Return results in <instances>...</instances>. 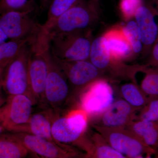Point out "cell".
<instances>
[{
  "label": "cell",
  "instance_id": "2",
  "mask_svg": "<svg viewBox=\"0 0 158 158\" xmlns=\"http://www.w3.org/2000/svg\"><path fill=\"white\" fill-rule=\"evenodd\" d=\"M99 14L98 2L81 0L44 29L49 35L91 30Z\"/></svg>",
  "mask_w": 158,
  "mask_h": 158
},
{
  "label": "cell",
  "instance_id": "17",
  "mask_svg": "<svg viewBox=\"0 0 158 158\" xmlns=\"http://www.w3.org/2000/svg\"><path fill=\"white\" fill-rule=\"evenodd\" d=\"M132 113V106L123 100L113 102L104 113L103 127L119 128L126 124Z\"/></svg>",
  "mask_w": 158,
  "mask_h": 158
},
{
  "label": "cell",
  "instance_id": "35",
  "mask_svg": "<svg viewBox=\"0 0 158 158\" xmlns=\"http://www.w3.org/2000/svg\"><path fill=\"white\" fill-rule=\"evenodd\" d=\"M93 1H96V2H98V0H93Z\"/></svg>",
  "mask_w": 158,
  "mask_h": 158
},
{
  "label": "cell",
  "instance_id": "20",
  "mask_svg": "<svg viewBox=\"0 0 158 158\" xmlns=\"http://www.w3.org/2000/svg\"><path fill=\"white\" fill-rule=\"evenodd\" d=\"M32 38L10 40L0 44V71L5 70L7 65L19 54L22 49Z\"/></svg>",
  "mask_w": 158,
  "mask_h": 158
},
{
  "label": "cell",
  "instance_id": "22",
  "mask_svg": "<svg viewBox=\"0 0 158 158\" xmlns=\"http://www.w3.org/2000/svg\"><path fill=\"white\" fill-rule=\"evenodd\" d=\"M142 72L145 75L141 82L140 89L149 98L158 97V69L148 68L146 65Z\"/></svg>",
  "mask_w": 158,
  "mask_h": 158
},
{
  "label": "cell",
  "instance_id": "24",
  "mask_svg": "<svg viewBox=\"0 0 158 158\" xmlns=\"http://www.w3.org/2000/svg\"><path fill=\"white\" fill-rule=\"evenodd\" d=\"M128 21L125 25L122 26V29L129 41L134 55L137 56L141 54L143 49L141 33L135 21Z\"/></svg>",
  "mask_w": 158,
  "mask_h": 158
},
{
  "label": "cell",
  "instance_id": "23",
  "mask_svg": "<svg viewBox=\"0 0 158 158\" xmlns=\"http://www.w3.org/2000/svg\"><path fill=\"white\" fill-rule=\"evenodd\" d=\"M81 0H53L48 9L47 19L44 24V29H47L61 15L70 9Z\"/></svg>",
  "mask_w": 158,
  "mask_h": 158
},
{
  "label": "cell",
  "instance_id": "9",
  "mask_svg": "<svg viewBox=\"0 0 158 158\" xmlns=\"http://www.w3.org/2000/svg\"><path fill=\"white\" fill-rule=\"evenodd\" d=\"M69 86L66 77L54 61L51 54L49 69L44 90L45 106L59 115L68 99Z\"/></svg>",
  "mask_w": 158,
  "mask_h": 158
},
{
  "label": "cell",
  "instance_id": "6",
  "mask_svg": "<svg viewBox=\"0 0 158 158\" xmlns=\"http://www.w3.org/2000/svg\"><path fill=\"white\" fill-rule=\"evenodd\" d=\"M32 14L14 11L4 12L0 15V27L11 40L31 39L42 27L32 17Z\"/></svg>",
  "mask_w": 158,
  "mask_h": 158
},
{
  "label": "cell",
  "instance_id": "14",
  "mask_svg": "<svg viewBox=\"0 0 158 158\" xmlns=\"http://www.w3.org/2000/svg\"><path fill=\"white\" fill-rule=\"evenodd\" d=\"M56 114L51 109L32 114L29 121L15 129L13 132L28 133L59 143L54 139L52 135V123Z\"/></svg>",
  "mask_w": 158,
  "mask_h": 158
},
{
  "label": "cell",
  "instance_id": "4",
  "mask_svg": "<svg viewBox=\"0 0 158 158\" xmlns=\"http://www.w3.org/2000/svg\"><path fill=\"white\" fill-rule=\"evenodd\" d=\"M31 40L4 71L2 87V90L8 95L25 94L31 98L28 76Z\"/></svg>",
  "mask_w": 158,
  "mask_h": 158
},
{
  "label": "cell",
  "instance_id": "21",
  "mask_svg": "<svg viewBox=\"0 0 158 158\" xmlns=\"http://www.w3.org/2000/svg\"><path fill=\"white\" fill-rule=\"evenodd\" d=\"M121 91L125 100L135 107H143L149 100V98L134 84H125L122 86Z\"/></svg>",
  "mask_w": 158,
  "mask_h": 158
},
{
  "label": "cell",
  "instance_id": "18",
  "mask_svg": "<svg viewBox=\"0 0 158 158\" xmlns=\"http://www.w3.org/2000/svg\"><path fill=\"white\" fill-rule=\"evenodd\" d=\"M0 134V158H23L30 152L12 132Z\"/></svg>",
  "mask_w": 158,
  "mask_h": 158
},
{
  "label": "cell",
  "instance_id": "25",
  "mask_svg": "<svg viewBox=\"0 0 158 158\" xmlns=\"http://www.w3.org/2000/svg\"><path fill=\"white\" fill-rule=\"evenodd\" d=\"M37 7L36 0H0V15L11 11L33 13Z\"/></svg>",
  "mask_w": 158,
  "mask_h": 158
},
{
  "label": "cell",
  "instance_id": "28",
  "mask_svg": "<svg viewBox=\"0 0 158 158\" xmlns=\"http://www.w3.org/2000/svg\"><path fill=\"white\" fill-rule=\"evenodd\" d=\"M95 154L96 157L99 158H125L110 145H102L98 147L95 149Z\"/></svg>",
  "mask_w": 158,
  "mask_h": 158
},
{
  "label": "cell",
  "instance_id": "1",
  "mask_svg": "<svg viewBox=\"0 0 158 158\" xmlns=\"http://www.w3.org/2000/svg\"><path fill=\"white\" fill-rule=\"evenodd\" d=\"M49 37L42 27L30 41L28 62L29 88L34 104L45 106L44 90L49 69Z\"/></svg>",
  "mask_w": 158,
  "mask_h": 158
},
{
  "label": "cell",
  "instance_id": "13",
  "mask_svg": "<svg viewBox=\"0 0 158 158\" xmlns=\"http://www.w3.org/2000/svg\"><path fill=\"white\" fill-rule=\"evenodd\" d=\"M158 11L152 6L142 3L135 14V21L141 33L143 44L141 55L143 57L148 56L152 47L158 41V24L155 18Z\"/></svg>",
  "mask_w": 158,
  "mask_h": 158
},
{
  "label": "cell",
  "instance_id": "11",
  "mask_svg": "<svg viewBox=\"0 0 158 158\" xmlns=\"http://www.w3.org/2000/svg\"><path fill=\"white\" fill-rule=\"evenodd\" d=\"M86 89L81 98V105L87 114L104 113L114 102L113 88L106 80L97 79Z\"/></svg>",
  "mask_w": 158,
  "mask_h": 158
},
{
  "label": "cell",
  "instance_id": "31",
  "mask_svg": "<svg viewBox=\"0 0 158 158\" xmlns=\"http://www.w3.org/2000/svg\"><path fill=\"white\" fill-rule=\"evenodd\" d=\"M7 39H8V37L0 27V44L6 42Z\"/></svg>",
  "mask_w": 158,
  "mask_h": 158
},
{
  "label": "cell",
  "instance_id": "10",
  "mask_svg": "<svg viewBox=\"0 0 158 158\" xmlns=\"http://www.w3.org/2000/svg\"><path fill=\"white\" fill-rule=\"evenodd\" d=\"M14 135L30 153L44 158H68L77 155L75 151L65 144L23 132H13Z\"/></svg>",
  "mask_w": 158,
  "mask_h": 158
},
{
  "label": "cell",
  "instance_id": "12",
  "mask_svg": "<svg viewBox=\"0 0 158 158\" xmlns=\"http://www.w3.org/2000/svg\"><path fill=\"white\" fill-rule=\"evenodd\" d=\"M52 57L65 75L69 85L76 88H86L98 78L101 72L89 60L68 62Z\"/></svg>",
  "mask_w": 158,
  "mask_h": 158
},
{
  "label": "cell",
  "instance_id": "5",
  "mask_svg": "<svg viewBox=\"0 0 158 158\" xmlns=\"http://www.w3.org/2000/svg\"><path fill=\"white\" fill-rule=\"evenodd\" d=\"M98 128L102 135L110 146L124 156L141 157L144 154L150 155L156 152L134 133H130L118 128Z\"/></svg>",
  "mask_w": 158,
  "mask_h": 158
},
{
  "label": "cell",
  "instance_id": "16",
  "mask_svg": "<svg viewBox=\"0 0 158 158\" xmlns=\"http://www.w3.org/2000/svg\"><path fill=\"white\" fill-rule=\"evenodd\" d=\"M89 60L101 71L124 68L121 62L116 61L111 56L103 35L92 40Z\"/></svg>",
  "mask_w": 158,
  "mask_h": 158
},
{
  "label": "cell",
  "instance_id": "32",
  "mask_svg": "<svg viewBox=\"0 0 158 158\" xmlns=\"http://www.w3.org/2000/svg\"><path fill=\"white\" fill-rule=\"evenodd\" d=\"M6 100V99L4 98L3 97V96L1 97L0 98V110H1V108L2 106L4 103L5 102ZM4 131H5V129L3 127L2 125L1 124V120H0V134L2 133Z\"/></svg>",
  "mask_w": 158,
  "mask_h": 158
},
{
  "label": "cell",
  "instance_id": "30",
  "mask_svg": "<svg viewBox=\"0 0 158 158\" xmlns=\"http://www.w3.org/2000/svg\"><path fill=\"white\" fill-rule=\"evenodd\" d=\"M53 0H39V6L43 10H47Z\"/></svg>",
  "mask_w": 158,
  "mask_h": 158
},
{
  "label": "cell",
  "instance_id": "19",
  "mask_svg": "<svg viewBox=\"0 0 158 158\" xmlns=\"http://www.w3.org/2000/svg\"><path fill=\"white\" fill-rule=\"evenodd\" d=\"M133 133L148 147H158V123L140 120L132 125Z\"/></svg>",
  "mask_w": 158,
  "mask_h": 158
},
{
  "label": "cell",
  "instance_id": "34",
  "mask_svg": "<svg viewBox=\"0 0 158 158\" xmlns=\"http://www.w3.org/2000/svg\"><path fill=\"white\" fill-rule=\"evenodd\" d=\"M153 1L156 6L157 8L158 9V0H153Z\"/></svg>",
  "mask_w": 158,
  "mask_h": 158
},
{
  "label": "cell",
  "instance_id": "15",
  "mask_svg": "<svg viewBox=\"0 0 158 158\" xmlns=\"http://www.w3.org/2000/svg\"><path fill=\"white\" fill-rule=\"evenodd\" d=\"M103 36L106 39L111 56L116 61L122 62L135 56L122 26H116L109 29Z\"/></svg>",
  "mask_w": 158,
  "mask_h": 158
},
{
  "label": "cell",
  "instance_id": "29",
  "mask_svg": "<svg viewBox=\"0 0 158 158\" xmlns=\"http://www.w3.org/2000/svg\"><path fill=\"white\" fill-rule=\"evenodd\" d=\"M147 66L158 69V41L155 44L150 52Z\"/></svg>",
  "mask_w": 158,
  "mask_h": 158
},
{
  "label": "cell",
  "instance_id": "7",
  "mask_svg": "<svg viewBox=\"0 0 158 158\" xmlns=\"http://www.w3.org/2000/svg\"><path fill=\"white\" fill-rule=\"evenodd\" d=\"M34 105L32 98L25 94L9 95L0 110L1 124L7 131L27 123Z\"/></svg>",
  "mask_w": 158,
  "mask_h": 158
},
{
  "label": "cell",
  "instance_id": "33",
  "mask_svg": "<svg viewBox=\"0 0 158 158\" xmlns=\"http://www.w3.org/2000/svg\"><path fill=\"white\" fill-rule=\"evenodd\" d=\"M4 71H0V98L2 96V80L3 73Z\"/></svg>",
  "mask_w": 158,
  "mask_h": 158
},
{
  "label": "cell",
  "instance_id": "3",
  "mask_svg": "<svg viewBox=\"0 0 158 158\" xmlns=\"http://www.w3.org/2000/svg\"><path fill=\"white\" fill-rule=\"evenodd\" d=\"M48 35L54 58L68 62L89 60L93 40L91 30Z\"/></svg>",
  "mask_w": 158,
  "mask_h": 158
},
{
  "label": "cell",
  "instance_id": "27",
  "mask_svg": "<svg viewBox=\"0 0 158 158\" xmlns=\"http://www.w3.org/2000/svg\"><path fill=\"white\" fill-rule=\"evenodd\" d=\"M142 3L141 0H121L119 10L123 19L128 21L135 17L136 11Z\"/></svg>",
  "mask_w": 158,
  "mask_h": 158
},
{
  "label": "cell",
  "instance_id": "26",
  "mask_svg": "<svg viewBox=\"0 0 158 158\" xmlns=\"http://www.w3.org/2000/svg\"><path fill=\"white\" fill-rule=\"evenodd\" d=\"M143 107L140 120L158 123V97L149 98Z\"/></svg>",
  "mask_w": 158,
  "mask_h": 158
},
{
  "label": "cell",
  "instance_id": "8",
  "mask_svg": "<svg viewBox=\"0 0 158 158\" xmlns=\"http://www.w3.org/2000/svg\"><path fill=\"white\" fill-rule=\"evenodd\" d=\"M87 113L76 110L66 116L56 115L52 123V135L59 143L65 144L77 141L85 132L88 126Z\"/></svg>",
  "mask_w": 158,
  "mask_h": 158
},
{
  "label": "cell",
  "instance_id": "36",
  "mask_svg": "<svg viewBox=\"0 0 158 158\" xmlns=\"http://www.w3.org/2000/svg\"><path fill=\"white\" fill-rule=\"evenodd\" d=\"M157 15H158V11Z\"/></svg>",
  "mask_w": 158,
  "mask_h": 158
}]
</instances>
